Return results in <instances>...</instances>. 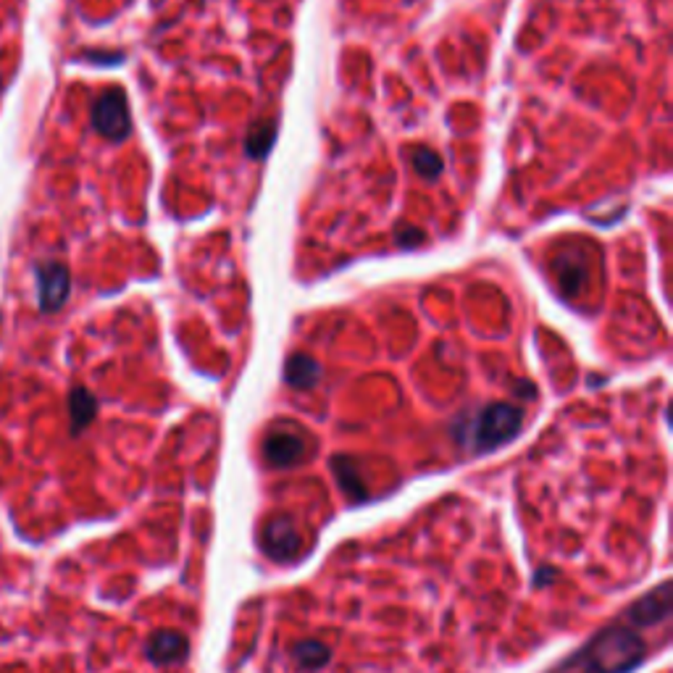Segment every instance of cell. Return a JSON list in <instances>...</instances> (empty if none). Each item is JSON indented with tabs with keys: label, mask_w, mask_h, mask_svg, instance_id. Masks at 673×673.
I'll return each mask as SVG.
<instances>
[{
	"label": "cell",
	"mask_w": 673,
	"mask_h": 673,
	"mask_svg": "<svg viewBox=\"0 0 673 673\" xmlns=\"http://www.w3.org/2000/svg\"><path fill=\"white\" fill-rule=\"evenodd\" d=\"M319 376H322V369H319V363H316L311 355H292V358L287 361L284 379H287V384H292V387H298V390L313 387V384L319 381Z\"/></svg>",
	"instance_id": "9c48e42d"
},
{
	"label": "cell",
	"mask_w": 673,
	"mask_h": 673,
	"mask_svg": "<svg viewBox=\"0 0 673 673\" xmlns=\"http://www.w3.org/2000/svg\"><path fill=\"white\" fill-rule=\"evenodd\" d=\"M292 658H295V663H298L300 668H311V671H316V668H324L326 663H329L332 652H329V648H324L322 642L308 639V642H300V645H295V649H292Z\"/></svg>",
	"instance_id": "8fae6325"
},
{
	"label": "cell",
	"mask_w": 673,
	"mask_h": 673,
	"mask_svg": "<svg viewBox=\"0 0 673 673\" xmlns=\"http://www.w3.org/2000/svg\"><path fill=\"white\" fill-rule=\"evenodd\" d=\"M668 613H671V587L668 584H660L649 595L637 599L628 608L626 616H628V621H634L637 626H655L660 624V621H666Z\"/></svg>",
	"instance_id": "8992f818"
},
{
	"label": "cell",
	"mask_w": 673,
	"mask_h": 673,
	"mask_svg": "<svg viewBox=\"0 0 673 673\" xmlns=\"http://www.w3.org/2000/svg\"><path fill=\"white\" fill-rule=\"evenodd\" d=\"M263 549L266 555L276 560V563H290L300 549V537L295 531V524L287 516H279L272 524L263 529Z\"/></svg>",
	"instance_id": "5b68a950"
},
{
	"label": "cell",
	"mask_w": 673,
	"mask_h": 673,
	"mask_svg": "<svg viewBox=\"0 0 673 673\" xmlns=\"http://www.w3.org/2000/svg\"><path fill=\"white\" fill-rule=\"evenodd\" d=\"M645 642L631 628H608L552 673H628L645 660Z\"/></svg>",
	"instance_id": "6da1fadb"
},
{
	"label": "cell",
	"mask_w": 673,
	"mask_h": 673,
	"mask_svg": "<svg viewBox=\"0 0 673 673\" xmlns=\"http://www.w3.org/2000/svg\"><path fill=\"white\" fill-rule=\"evenodd\" d=\"M263 455L272 466H292L305 455V442L292 431H274L263 442Z\"/></svg>",
	"instance_id": "52a82bcc"
},
{
	"label": "cell",
	"mask_w": 673,
	"mask_h": 673,
	"mask_svg": "<svg viewBox=\"0 0 673 673\" xmlns=\"http://www.w3.org/2000/svg\"><path fill=\"white\" fill-rule=\"evenodd\" d=\"M148 658L158 666H169V663H179L187 658V639L176 631H161L153 634L148 642Z\"/></svg>",
	"instance_id": "ba28073f"
},
{
	"label": "cell",
	"mask_w": 673,
	"mask_h": 673,
	"mask_svg": "<svg viewBox=\"0 0 673 673\" xmlns=\"http://www.w3.org/2000/svg\"><path fill=\"white\" fill-rule=\"evenodd\" d=\"M521 424H524V413L519 408L505 405V402H492L471 421L466 442L471 445L474 452H492V450L502 448L505 442H510L521 431Z\"/></svg>",
	"instance_id": "7a4b0ae2"
},
{
	"label": "cell",
	"mask_w": 673,
	"mask_h": 673,
	"mask_svg": "<svg viewBox=\"0 0 673 673\" xmlns=\"http://www.w3.org/2000/svg\"><path fill=\"white\" fill-rule=\"evenodd\" d=\"M93 126L98 129L103 137L119 143L124 140L132 129V122H129V108H126V98L124 93L119 87L103 93L98 98V103L93 105Z\"/></svg>",
	"instance_id": "3957f363"
},
{
	"label": "cell",
	"mask_w": 673,
	"mask_h": 673,
	"mask_svg": "<svg viewBox=\"0 0 673 673\" xmlns=\"http://www.w3.org/2000/svg\"><path fill=\"white\" fill-rule=\"evenodd\" d=\"M274 132H276V126L272 124V122L255 126V129L250 132L248 145H245V150H248L250 158H263V155L269 153L272 143H274Z\"/></svg>",
	"instance_id": "7c38bea8"
},
{
	"label": "cell",
	"mask_w": 673,
	"mask_h": 673,
	"mask_svg": "<svg viewBox=\"0 0 673 673\" xmlns=\"http://www.w3.org/2000/svg\"><path fill=\"white\" fill-rule=\"evenodd\" d=\"M37 295H40V311L43 313H55L66 298H69V269L64 263H43L37 266Z\"/></svg>",
	"instance_id": "277c9868"
},
{
	"label": "cell",
	"mask_w": 673,
	"mask_h": 673,
	"mask_svg": "<svg viewBox=\"0 0 673 673\" xmlns=\"http://www.w3.org/2000/svg\"><path fill=\"white\" fill-rule=\"evenodd\" d=\"M421 240H424L421 229L405 226V229H400V232H398V245H402V248H416V245H419Z\"/></svg>",
	"instance_id": "9a60e30c"
},
{
	"label": "cell",
	"mask_w": 673,
	"mask_h": 673,
	"mask_svg": "<svg viewBox=\"0 0 673 673\" xmlns=\"http://www.w3.org/2000/svg\"><path fill=\"white\" fill-rule=\"evenodd\" d=\"M413 166L424 179H437L442 172V161L437 158V153L429 148H421L413 153Z\"/></svg>",
	"instance_id": "4fadbf2b"
},
{
	"label": "cell",
	"mask_w": 673,
	"mask_h": 673,
	"mask_svg": "<svg viewBox=\"0 0 673 673\" xmlns=\"http://www.w3.org/2000/svg\"><path fill=\"white\" fill-rule=\"evenodd\" d=\"M334 471H337L340 481H342V487L348 490L350 495H355V498H366V492H363V487H361V479L355 476V466L350 463L348 458L334 460Z\"/></svg>",
	"instance_id": "5bb4252c"
},
{
	"label": "cell",
	"mask_w": 673,
	"mask_h": 673,
	"mask_svg": "<svg viewBox=\"0 0 673 673\" xmlns=\"http://www.w3.org/2000/svg\"><path fill=\"white\" fill-rule=\"evenodd\" d=\"M69 411H72V431L79 434L84 426L95 419V411H98V402L95 398L84 390V387H76L69 398Z\"/></svg>",
	"instance_id": "30bf717a"
}]
</instances>
